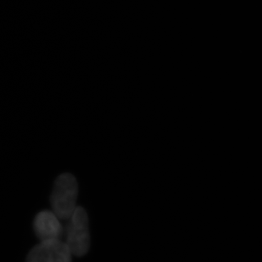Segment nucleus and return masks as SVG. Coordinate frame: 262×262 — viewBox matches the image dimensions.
Returning a JSON list of instances; mask_svg holds the SVG:
<instances>
[{
	"mask_svg": "<svg viewBox=\"0 0 262 262\" xmlns=\"http://www.w3.org/2000/svg\"><path fill=\"white\" fill-rule=\"evenodd\" d=\"M59 218L50 210L38 213L34 219L33 228L37 237L42 241L57 240L61 237L63 228L59 223Z\"/></svg>",
	"mask_w": 262,
	"mask_h": 262,
	"instance_id": "4",
	"label": "nucleus"
},
{
	"mask_svg": "<svg viewBox=\"0 0 262 262\" xmlns=\"http://www.w3.org/2000/svg\"><path fill=\"white\" fill-rule=\"evenodd\" d=\"M67 244L72 255L83 256L90 247L89 217L84 209L77 206L70 217L67 228Z\"/></svg>",
	"mask_w": 262,
	"mask_h": 262,
	"instance_id": "2",
	"label": "nucleus"
},
{
	"mask_svg": "<svg viewBox=\"0 0 262 262\" xmlns=\"http://www.w3.org/2000/svg\"><path fill=\"white\" fill-rule=\"evenodd\" d=\"M77 195L78 184L74 176L69 173L59 176L51 194L53 212L59 219L69 220L77 207Z\"/></svg>",
	"mask_w": 262,
	"mask_h": 262,
	"instance_id": "1",
	"label": "nucleus"
},
{
	"mask_svg": "<svg viewBox=\"0 0 262 262\" xmlns=\"http://www.w3.org/2000/svg\"><path fill=\"white\" fill-rule=\"evenodd\" d=\"M72 254L59 239L42 241L28 255L26 262H72Z\"/></svg>",
	"mask_w": 262,
	"mask_h": 262,
	"instance_id": "3",
	"label": "nucleus"
}]
</instances>
